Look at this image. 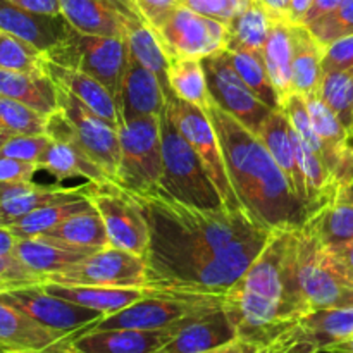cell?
Returning <instances> with one entry per match:
<instances>
[{
    "mask_svg": "<svg viewBox=\"0 0 353 353\" xmlns=\"http://www.w3.org/2000/svg\"><path fill=\"white\" fill-rule=\"evenodd\" d=\"M255 2H257L259 6H261L262 9L269 14V17H271V19L288 21L292 0H255Z\"/></svg>",
    "mask_w": 353,
    "mask_h": 353,
    "instance_id": "cell-53",
    "label": "cell"
},
{
    "mask_svg": "<svg viewBox=\"0 0 353 353\" xmlns=\"http://www.w3.org/2000/svg\"><path fill=\"white\" fill-rule=\"evenodd\" d=\"M17 243L19 236H16L7 226H0V255H16Z\"/></svg>",
    "mask_w": 353,
    "mask_h": 353,
    "instance_id": "cell-56",
    "label": "cell"
},
{
    "mask_svg": "<svg viewBox=\"0 0 353 353\" xmlns=\"http://www.w3.org/2000/svg\"><path fill=\"white\" fill-rule=\"evenodd\" d=\"M161 138L164 161L162 190L172 199L196 209H226L205 165L179 133L165 107L161 114Z\"/></svg>",
    "mask_w": 353,
    "mask_h": 353,
    "instance_id": "cell-4",
    "label": "cell"
},
{
    "mask_svg": "<svg viewBox=\"0 0 353 353\" xmlns=\"http://www.w3.org/2000/svg\"><path fill=\"white\" fill-rule=\"evenodd\" d=\"M283 110H285L286 116H288L290 124H292V128L295 130V133L299 134L314 152H317V154L323 157L327 169H330V152H327L326 145H324V141L321 140L316 128H314L312 117H310L305 99H303L300 93H292V95L285 100V103H283Z\"/></svg>",
    "mask_w": 353,
    "mask_h": 353,
    "instance_id": "cell-42",
    "label": "cell"
},
{
    "mask_svg": "<svg viewBox=\"0 0 353 353\" xmlns=\"http://www.w3.org/2000/svg\"><path fill=\"white\" fill-rule=\"evenodd\" d=\"M0 69L21 72H45V55L28 41L0 30Z\"/></svg>",
    "mask_w": 353,
    "mask_h": 353,
    "instance_id": "cell-40",
    "label": "cell"
},
{
    "mask_svg": "<svg viewBox=\"0 0 353 353\" xmlns=\"http://www.w3.org/2000/svg\"><path fill=\"white\" fill-rule=\"evenodd\" d=\"M307 28L323 47L353 34V0H343L336 9L310 23Z\"/></svg>",
    "mask_w": 353,
    "mask_h": 353,
    "instance_id": "cell-43",
    "label": "cell"
},
{
    "mask_svg": "<svg viewBox=\"0 0 353 353\" xmlns=\"http://www.w3.org/2000/svg\"><path fill=\"white\" fill-rule=\"evenodd\" d=\"M169 61L200 59L226 48L228 26L216 19L202 16L185 6H179L152 28Z\"/></svg>",
    "mask_w": 353,
    "mask_h": 353,
    "instance_id": "cell-11",
    "label": "cell"
},
{
    "mask_svg": "<svg viewBox=\"0 0 353 353\" xmlns=\"http://www.w3.org/2000/svg\"><path fill=\"white\" fill-rule=\"evenodd\" d=\"M230 52V50H228ZM231 61L234 69L243 79L245 85L269 107V109H283V99L279 97L268 68H265L262 52L255 50H233Z\"/></svg>",
    "mask_w": 353,
    "mask_h": 353,
    "instance_id": "cell-36",
    "label": "cell"
},
{
    "mask_svg": "<svg viewBox=\"0 0 353 353\" xmlns=\"http://www.w3.org/2000/svg\"><path fill=\"white\" fill-rule=\"evenodd\" d=\"M0 123L12 134H47L48 116L0 95Z\"/></svg>",
    "mask_w": 353,
    "mask_h": 353,
    "instance_id": "cell-41",
    "label": "cell"
},
{
    "mask_svg": "<svg viewBox=\"0 0 353 353\" xmlns=\"http://www.w3.org/2000/svg\"><path fill=\"white\" fill-rule=\"evenodd\" d=\"M303 224L319 238L324 247L348 243L353 241V203L333 200L310 214Z\"/></svg>",
    "mask_w": 353,
    "mask_h": 353,
    "instance_id": "cell-34",
    "label": "cell"
},
{
    "mask_svg": "<svg viewBox=\"0 0 353 353\" xmlns=\"http://www.w3.org/2000/svg\"><path fill=\"white\" fill-rule=\"evenodd\" d=\"M262 350H264V347H259V345L241 340V338H234L230 343H224L203 353H261Z\"/></svg>",
    "mask_w": 353,
    "mask_h": 353,
    "instance_id": "cell-52",
    "label": "cell"
},
{
    "mask_svg": "<svg viewBox=\"0 0 353 353\" xmlns=\"http://www.w3.org/2000/svg\"><path fill=\"white\" fill-rule=\"evenodd\" d=\"M293 64L292 92L309 97L317 93L323 79L324 47L303 24H292Z\"/></svg>",
    "mask_w": 353,
    "mask_h": 353,
    "instance_id": "cell-30",
    "label": "cell"
},
{
    "mask_svg": "<svg viewBox=\"0 0 353 353\" xmlns=\"http://www.w3.org/2000/svg\"><path fill=\"white\" fill-rule=\"evenodd\" d=\"M45 72L54 79L55 85L69 90L76 99L81 100L97 116H100L112 126L119 128L121 119L117 103L102 83L97 81L86 72L78 71V69L62 68V65L52 64L48 61H45Z\"/></svg>",
    "mask_w": 353,
    "mask_h": 353,
    "instance_id": "cell-26",
    "label": "cell"
},
{
    "mask_svg": "<svg viewBox=\"0 0 353 353\" xmlns=\"http://www.w3.org/2000/svg\"><path fill=\"white\" fill-rule=\"evenodd\" d=\"M236 336L259 347L310 314L299 281L296 228L274 230L250 268L223 296Z\"/></svg>",
    "mask_w": 353,
    "mask_h": 353,
    "instance_id": "cell-2",
    "label": "cell"
},
{
    "mask_svg": "<svg viewBox=\"0 0 353 353\" xmlns=\"http://www.w3.org/2000/svg\"><path fill=\"white\" fill-rule=\"evenodd\" d=\"M169 85L178 99L205 110L209 103L205 72L200 59H176L169 65Z\"/></svg>",
    "mask_w": 353,
    "mask_h": 353,
    "instance_id": "cell-38",
    "label": "cell"
},
{
    "mask_svg": "<svg viewBox=\"0 0 353 353\" xmlns=\"http://www.w3.org/2000/svg\"><path fill=\"white\" fill-rule=\"evenodd\" d=\"M10 137H14V134L10 133V131L7 130L2 123H0V150H2V147L7 143V140H9Z\"/></svg>",
    "mask_w": 353,
    "mask_h": 353,
    "instance_id": "cell-59",
    "label": "cell"
},
{
    "mask_svg": "<svg viewBox=\"0 0 353 353\" xmlns=\"http://www.w3.org/2000/svg\"><path fill=\"white\" fill-rule=\"evenodd\" d=\"M47 134L50 137V143L38 161V169H45L57 179L83 178L95 185L114 183L83 148L71 124L59 109L48 116Z\"/></svg>",
    "mask_w": 353,
    "mask_h": 353,
    "instance_id": "cell-15",
    "label": "cell"
},
{
    "mask_svg": "<svg viewBox=\"0 0 353 353\" xmlns=\"http://www.w3.org/2000/svg\"><path fill=\"white\" fill-rule=\"evenodd\" d=\"M0 299L16 305L45 327H50L65 336L83 333L105 317L99 310L86 309L78 303L52 295L41 285L0 293Z\"/></svg>",
    "mask_w": 353,
    "mask_h": 353,
    "instance_id": "cell-16",
    "label": "cell"
},
{
    "mask_svg": "<svg viewBox=\"0 0 353 353\" xmlns=\"http://www.w3.org/2000/svg\"><path fill=\"white\" fill-rule=\"evenodd\" d=\"M0 95L26 103L45 116H50L59 107L57 86L47 72L0 69Z\"/></svg>",
    "mask_w": 353,
    "mask_h": 353,
    "instance_id": "cell-29",
    "label": "cell"
},
{
    "mask_svg": "<svg viewBox=\"0 0 353 353\" xmlns=\"http://www.w3.org/2000/svg\"><path fill=\"white\" fill-rule=\"evenodd\" d=\"M165 109H168L169 116L174 121L179 133L192 145L193 150L196 152L200 161L205 165L207 172L212 178L214 185H216L217 192L223 199L224 207L230 212L243 210L233 186H231L230 174H228L223 152H221L219 147V140H217V134L205 110L186 102V100L178 99V97L168 100Z\"/></svg>",
    "mask_w": 353,
    "mask_h": 353,
    "instance_id": "cell-10",
    "label": "cell"
},
{
    "mask_svg": "<svg viewBox=\"0 0 353 353\" xmlns=\"http://www.w3.org/2000/svg\"><path fill=\"white\" fill-rule=\"evenodd\" d=\"M190 319L164 330H86L68 338L61 353H157Z\"/></svg>",
    "mask_w": 353,
    "mask_h": 353,
    "instance_id": "cell-17",
    "label": "cell"
},
{
    "mask_svg": "<svg viewBox=\"0 0 353 353\" xmlns=\"http://www.w3.org/2000/svg\"><path fill=\"white\" fill-rule=\"evenodd\" d=\"M314 0H292V6H290V14L288 21L292 24H303L307 12H309L310 6H312Z\"/></svg>",
    "mask_w": 353,
    "mask_h": 353,
    "instance_id": "cell-57",
    "label": "cell"
},
{
    "mask_svg": "<svg viewBox=\"0 0 353 353\" xmlns=\"http://www.w3.org/2000/svg\"><path fill=\"white\" fill-rule=\"evenodd\" d=\"M57 86V109L64 114L68 123L71 124L76 138L83 145L90 157L117 181V169L121 161L119 128L97 116L79 99H76L69 90ZM117 185V183H116Z\"/></svg>",
    "mask_w": 353,
    "mask_h": 353,
    "instance_id": "cell-14",
    "label": "cell"
},
{
    "mask_svg": "<svg viewBox=\"0 0 353 353\" xmlns=\"http://www.w3.org/2000/svg\"><path fill=\"white\" fill-rule=\"evenodd\" d=\"M353 69V34L340 38L327 47L323 54V72L350 71Z\"/></svg>",
    "mask_w": 353,
    "mask_h": 353,
    "instance_id": "cell-47",
    "label": "cell"
},
{
    "mask_svg": "<svg viewBox=\"0 0 353 353\" xmlns=\"http://www.w3.org/2000/svg\"><path fill=\"white\" fill-rule=\"evenodd\" d=\"M343 0H314L312 6H310L309 12H307L305 19H303V26H309L310 23L317 21L319 17L326 16L327 12L336 9Z\"/></svg>",
    "mask_w": 353,
    "mask_h": 353,
    "instance_id": "cell-54",
    "label": "cell"
},
{
    "mask_svg": "<svg viewBox=\"0 0 353 353\" xmlns=\"http://www.w3.org/2000/svg\"><path fill=\"white\" fill-rule=\"evenodd\" d=\"M133 196L150 228L148 290L224 296L272 233L245 210L196 209L164 190Z\"/></svg>",
    "mask_w": 353,
    "mask_h": 353,
    "instance_id": "cell-1",
    "label": "cell"
},
{
    "mask_svg": "<svg viewBox=\"0 0 353 353\" xmlns=\"http://www.w3.org/2000/svg\"><path fill=\"white\" fill-rule=\"evenodd\" d=\"M61 12L72 30L107 38H126V21L140 16L133 0H61Z\"/></svg>",
    "mask_w": 353,
    "mask_h": 353,
    "instance_id": "cell-18",
    "label": "cell"
},
{
    "mask_svg": "<svg viewBox=\"0 0 353 353\" xmlns=\"http://www.w3.org/2000/svg\"><path fill=\"white\" fill-rule=\"evenodd\" d=\"M68 338L0 299V353H61Z\"/></svg>",
    "mask_w": 353,
    "mask_h": 353,
    "instance_id": "cell-19",
    "label": "cell"
},
{
    "mask_svg": "<svg viewBox=\"0 0 353 353\" xmlns=\"http://www.w3.org/2000/svg\"><path fill=\"white\" fill-rule=\"evenodd\" d=\"M265 68L278 90L279 97L285 100L292 95V64H293V33L292 23L283 19H272L268 40L262 48Z\"/></svg>",
    "mask_w": 353,
    "mask_h": 353,
    "instance_id": "cell-31",
    "label": "cell"
},
{
    "mask_svg": "<svg viewBox=\"0 0 353 353\" xmlns=\"http://www.w3.org/2000/svg\"><path fill=\"white\" fill-rule=\"evenodd\" d=\"M90 186L92 183L85 186H74V188H65L59 185H37L33 181L0 185V210H2L3 226L41 207L88 199Z\"/></svg>",
    "mask_w": 353,
    "mask_h": 353,
    "instance_id": "cell-20",
    "label": "cell"
},
{
    "mask_svg": "<svg viewBox=\"0 0 353 353\" xmlns=\"http://www.w3.org/2000/svg\"><path fill=\"white\" fill-rule=\"evenodd\" d=\"M250 2L252 0H183L181 6L228 26L230 21Z\"/></svg>",
    "mask_w": 353,
    "mask_h": 353,
    "instance_id": "cell-46",
    "label": "cell"
},
{
    "mask_svg": "<svg viewBox=\"0 0 353 353\" xmlns=\"http://www.w3.org/2000/svg\"><path fill=\"white\" fill-rule=\"evenodd\" d=\"M14 6L37 14L61 16V0H9Z\"/></svg>",
    "mask_w": 353,
    "mask_h": 353,
    "instance_id": "cell-51",
    "label": "cell"
},
{
    "mask_svg": "<svg viewBox=\"0 0 353 353\" xmlns=\"http://www.w3.org/2000/svg\"><path fill=\"white\" fill-rule=\"evenodd\" d=\"M45 283L109 288H147V261L131 252L105 247L71 268L48 276Z\"/></svg>",
    "mask_w": 353,
    "mask_h": 353,
    "instance_id": "cell-12",
    "label": "cell"
},
{
    "mask_svg": "<svg viewBox=\"0 0 353 353\" xmlns=\"http://www.w3.org/2000/svg\"><path fill=\"white\" fill-rule=\"evenodd\" d=\"M165 102L168 99L157 76L145 68L130 50V61H128L119 102L121 124L130 123L138 117L161 116Z\"/></svg>",
    "mask_w": 353,
    "mask_h": 353,
    "instance_id": "cell-21",
    "label": "cell"
},
{
    "mask_svg": "<svg viewBox=\"0 0 353 353\" xmlns=\"http://www.w3.org/2000/svg\"><path fill=\"white\" fill-rule=\"evenodd\" d=\"M352 137H353V131H352Z\"/></svg>",
    "mask_w": 353,
    "mask_h": 353,
    "instance_id": "cell-62",
    "label": "cell"
},
{
    "mask_svg": "<svg viewBox=\"0 0 353 353\" xmlns=\"http://www.w3.org/2000/svg\"><path fill=\"white\" fill-rule=\"evenodd\" d=\"M261 353H319L316 348L310 347L307 341H303L302 338L296 336L293 333V330H286L285 333L279 338H276L272 343H269L268 347H264V350Z\"/></svg>",
    "mask_w": 353,
    "mask_h": 353,
    "instance_id": "cell-50",
    "label": "cell"
},
{
    "mask_svg": "<svg viewBox=\"0 0 353 353\" xmlns=\"http://www.w3.org/2000/svg\"><path fill=\"white\" fill-rule=\"evenodd\" d=\"M317 95L336 114L352 137L353 131V69L324 72Z\"/></svg>",
    "mask_w": 353,
    "mask_h": 353,
    "instance_id": "cell-39",
    "label": "cell"
},
{
    "mask_svg": "<svg viewBox=\"0 0 353 353\" xmlns=\"http://www.w3.org/2000/svg\"><path fill=\"white\" fill-rule=\"evenodd\" d=\"M271 21L269 14L255 0H252L228 24L226 50L262 52L271 30Z\"/></svg>",
    "mask_w": 353,
    "mask_h": 353,
    "instance_id": "cell-33",
    "label": "cell"
},
{
    "mask_svg": "<svg viewBox=\"0 0 353 353\" xmlns=\"http://www.w3.org/2000/svg\"><path fill=\"white\" fill-rule=\"evenodd\" d=\"M90 209H93V203L90 199H83L78 200V202L69 203H57V205H48L33 210V212L26 214V216L6 224V226L19 238L38 236V234L48 233L55 226L68 221L69 217Z\"/></svg>",
    "mask_w": 353,
    "mask_h": 353,
    "instance_id": "cell-37",
    "label": "cell"
},
{
    "mask_svg": "<svg viewBox=\"0 0 353 353\" xmlns=\"http://www.w3.org/2000/svg\"><path fill=\"white\" fill-rule=\"evenodd\" d=\"M45 278L31 271L16 255H0V293L43 285Z\"/></svg>",
    "mask_w": 353,
    "mask_h": 353,
    "instance_id": "cell-44",
    "label": "cell"
},
{
    "mask_svg": "<svg viewBox=\"0 0 353 353\" xmlns=\"http://www.w3.org/2000/svg\"><path fill=\"white\" fill-rule=\"evenodd\" d=\"M45 61L62 68L78 69L102 83L119 109L123 81L130 61L126 38H107L69 31L68 38L45 52Z\"/></svg>",
    "mask_w": 353,
    "mask_h": 353,
    "instance_id": "cell-6",
    "label": "cell"
},
{
    "mask_svg": "<svg viewBox=\"0 0 353 353\" xmlns=\"http://www.w3.org/2000/svg\"><path fill=\"white\" fill-rule=\"evenodd\" d=\"M43 234L57 238V240L72 245V247L86 248V250H102V248L109 247L105 226H103L102 217L97 212L95 207L69 217L68 221Z\"/></svg>",
    "mask_w": 353,
    "mask_h": 353,
    "instance_id": "cell-35",
    "label": "cell"
},
{
    "mask_svg": "<svg viewBox=\"0 0 353 353\" xmlns=\"http://www.w3.org/2000/svg\"><path fill=\"white\" fill-rule=\"evenodd\" d=\"M88 199L102 217L110 247L145 257L150 245V228L134 196L116 183H92Z\"/></svg>",
    "mask_w": 353,
    "mask_h": 353,
    "instance_id": "cell-9",
    "label": "cell"
},
{
    "mask_svg": "<svg viewBox=\"0 0 353 353\" xmlns=\"http://www.w3.org/2000/svg\"><path fill=\"white\" fill-rule=\"evenodd\" d=\"M262 143L272 155L276 164L285 172L286 179L292 185L293 193L299 196L307 205V193H305V179H303L302 169H300L299 161H296L295 141H293V128L290 124L288 116L283 109L271 110L262 124L261 131L257 134Z\"/></svg>",
    "mask_w": 353,
    "mask_h": 353,
    "instance_id": "cell-24",
    "label": "cell"
},
{
    "mask_svg": "<svg viewBox=\"0 0 353 353\" xmlns=\"http://www.w3.org/2000/svg\"><path fill=\"white\" fill-rule=\"evenodd\" d=\"M236 336L233 323L223 307L193 317L178 333L159 348L157 353H203L230 343Z\"/></svg>",
    "mask_w": 353,
    "mask_h": 353,
    "instance_id": "cell-23",
    "label": "cell"
},
{
    "mask_svg": "<svg viewBox=\"0 0 353 353\" xmlns=\"http://www.w3.org/2000/svg\"><path fill=\"white\" fill-rule=\"evenodd\" d=\"M138 12L150 28L159 26L183 0H133Z\"/></svg>",
    "mask_w": 353,
    "mask_h": 353,
    "instance_id": "cell-49",
    "label": "cell"
},
{
    "mask_svg": "<svg viewBox=\"0 0 353 353\" xmlns=\"http://www.w3.org/2000/svg\"><path fill=\"white\" fill-rule=\"evenodd\" d=\"M43 290L72 303L99 310L103 316L126 309L147 295L148 288H109V286H72L43 283Z\"/></svg>",
    "mask_w": 353,
    "mask_h": 353,
    "instance_id": "cell-28",
    "label": "cell"
},
{
    "mask_svg": "<svg viewBox=\"0 0 353 353\" xmlns=\"http://www.w3.org/2000/svg\"><path fill=\"white\" fill-rule=\"evenodd\" d=\"M202 65L210 100L217 103L224 112L240 121L252 133L259 134L265 117L271 114L272 109H269L245 85L234 69L230 52L226 48L214 52L212 55L202 59Z\"/></svg>",
    "mask_w": 353,
    "mask_h": 353,
    "instance_id": "cell-13",
    "label": "cell"
},
{
    "mask_svg": "<svg viewBox=\"0 0 353 353\" xmlns=\"http://www.w3.org/2000/svg\"><path fill=\"white\" fill-rule=\"evenodd\" d=\"M48 143H50L48 134H14L3 145L0 155L38 165V161Z\"/></svg>",
    "mask_w": 353,
    "mask_h": 353,
    "instance_id": "cell-45",
    "label": "cell"
},
{
    "mask_svg": "<svg viewBox=\"0 0 353 353\" xmlns=\"http://www.w3.org/2000/svg\"><path fill=\"white\" fill-rule=\"evenodd\" d=\"M205 112L219 140L231 186L248 217L271 231L303 226L309 209L293 193L261 138L212 100Z\"/></svg>",
    "mask_w": 353,
    "mask_h": 353,
    "instance_id": "cell-3",
    "label": "cell"
},
{
    "mask_svg": "<svg viewBox=\"0 0 353 353\" xmlns=\"http://www.w3.org/2000/svg\"><path fill=\"white\" fill-rule=\"evenodd\" d=\"M0 226H3V223H2V210H0Z\"/></svg>",
    "mask_w": 353,
    "mask_h": 353,
    "instance_id": "cell-60",
    "label": "cell"
},
{
    "mask_svg": "<svg viewBox=\"0 0 353 353\" xmlns=\"http://www.w3.org/2000/svg\"><path fill=\"white\" fill-rule=\"evenodd\" d=\"M219 307H223V296L148 290L143 299L102 317L90 330H164Z\"/></svg>",
    "mask_w": 353,
    "mask_h": 353,
    "instance_id": "cell-8",
    "label": "cell"
},
{
    "mask_svg": "<svg viewBox=\"0 0 353 353\" xmlns=\"http://www.w3.org/2000/svg\"><path fill=\"white\" fill-rule=\"evenodd\" d=\"M93 252L97 250L72 247L57 238L38 234V236L31 238H19V243L16 247V257L23 261L31 271L43 276L47 281L48 276L71 268L72 264L83 261Z\"/></svg>",
    "mask_w": 353,
    "mask_h": 353,
    "instance_id": "cell-25",
    "label": "cell"
},
{
    "mask_svg": "<svg viewBox=\"0 0 353 353\" xmlns=\"http://www.w3.org/2000/svg\"><path fill=\"white\" fill-rule=\"evenodd\" d=\"M37 171H38L37 164H31V162H23V161H17V159L0 155V185L33 181V176Z\"/></svg>",
    "mask_w": 353,
    "mask_h": 353,
    "instance_id": "cell-48",
    "label": "cell"
},
{
    "mask_svg": "<svg viewBox=\"0 0 353 353\" xmlns=\"http://www.w3.org/2000/svg\"><path fill=\"white\" fill-rule=\"evenodd\" d=\"M331 250V254L336 257V261L347 269L348 274L353 278V241H348V243L336 245V247H327Z\"/></svg>",
    "mask_w": 353,
    "mask_h": 353,
    "instance_id": "cell-55",
    "label": "cell"
},
{
    "mask_svg": "<svg viewBox=\"0 0 353 353\" xmlns=\"http://www.w3.org/2000/svg\"><path fill=\"white\" fill-rule=\"evenodd\" d=\"M336 200L353 203V179H352V181H348L347 185H343V186H340V188H338Z\"/></svg>",
    "mask_w": 353,
    "mask_h": 353,
    "instance_id": "cell-58",
    "label": "cell"
},
{
    "mask_svg": "<svg viewBox=\"0 0 353 353\" xmlns=\"http://www.w3.org/2000/svg\"><path fill=\"white\" fill-rule=\"evenodd\" d=\"M293 333L323 353L353 336V307L312 310L292 326Z\"/></svg>",
    "mask_w": 353,
    "mask_h": 353,
    "instance_id": "cell-27",
    "label": "cell"
},
{
    "mask_svg": "<svg viewBox=\"0 0 353 353\" xmlns=\"http://www.w3.org/2000/svg\"><path fill=\"white\" fill-rule=\"evenodd\" d=\"M121 161L117 185L133 195L161 192L164 172L161 116L138 117L119 126Z\"/></svg>",
    "mask_w": 353,
    "mask_h": 353,
    "instance_id": "cell-7",
    "label": "cell"
},
{
    "mask_svg": "<svg viewBox=\"0 0 353 353\" xmlns=\"http://www.w3.org/2000/svg\"><path fill=\"white\" fill-rule=\"evenodd\" d=\"M296 265L310 312L353 307V278L305 224L296 228Z\"/></svg>",
    "mask_w": 353,
    "mask_h": 353,
    "instance_id": "cell-5",
    "label": "cell"
},
{
    "mask_svg": "<svg viewBox=\"0 0 353 353\" xmlns=\"http://www.w3.org/2000/svg\"><path fill=\"white\" fill-rule=\"evenodd\" d=\"M0 30L16 34L45 54L68 38L71 26L62 14L48 16L30 12L9 0H0Z\"/></svg>",
    "mask_w": 353,
    "mask_h": 353,
    "instance_id": "cell-22",
    "label": "cell"
},
{
    "mask_svg": "<svg viewBox=\"0 0 353 353\" xmlns=\"http://www.w3.org/2000/svg\"><path fill=\"white\" fill-rule=\"evenodd\" d=\"M126 40L130 45V50L141 64L147 69H150L157 79L161 81L162 90H164L165 99H174L171 85H169V65L171 61L162 50L157 37L152 31V28L145 23L141 16L131 17L126 21Z\"/></svg>",
    "mask_w": 353,
    "mask_h": 353,
    "instance_id": "cell-32",
    "label": "cell"
},
{
    "mask_svg": "<svg viewBox=\"0 0 353 353\" xmlns=\"http://www.w3.org/2000/svg\"><path fill=\"white\" fill-rule=\"evenodd\" d=\"M350 143L353 145V137H350Z\"/></svg>",
    "mask_w": 353,
    "mask_h": 353,
    "instance_id": "cell-61",
    "label": "cell"
}]
</instances>
